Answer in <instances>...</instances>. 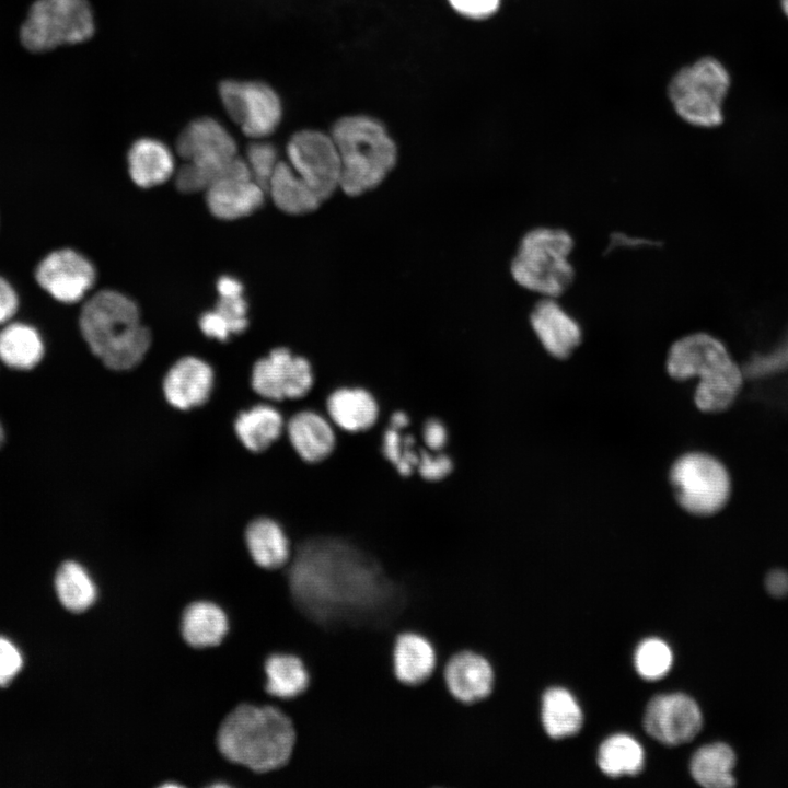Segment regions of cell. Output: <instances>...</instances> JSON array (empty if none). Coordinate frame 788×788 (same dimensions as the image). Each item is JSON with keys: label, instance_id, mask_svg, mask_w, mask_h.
I'll return each mask as SVG.
<instances>
[{"label": "cell", "instance_id": "19", "mask_svg": "<svg viewBox=\"0 0 788 788\" xmlns=\"http://www.w3.org/2000/svg\"><path fill=\"white\" fill-rule=\"evenodd\" d=\"M215 385V371L204 359L186 356L176 360L166 371L162 392L166 402L178 410L204 405Z\"/></svg>", "mask_w": 788, "mask_h": 788}, {"label": "cell", "instance_id": "34", "mask_svg": "<svg viewBox=\"0 0 788 788\" xmlns=\"http://www.w3.org/2000/svg\"><path fill=\"white\" fill-rule=\"evenodd\" d=\"M55 586L62 605L72 612L89 609L96 599V587L85 568L77 561L67 560L59 567Z\"/></svg>", "mask_w": 788, "mask_h": 788}, {"label": "cell", "instance_id": "43", "mask_svg": "<svg viewBox=\"0 0 788 788\" xmlns=\"http://www.w3.org/2000/svg\"><path fill=\"white\" fill-rule=\"evenodd\" d=\"M765 587L772 596L783 598L788 595V572L784 569L769 571L765 579Z\"/></svg>", "mask_w": 788, "mask_h": 788}, {"label": "cell", "instance_id": "32", "mask_svg": "<svg viewBox=\"0 0 788 788\" xmlns=\"http://www.w3.org/2000/svg\"><path fill=\"white\" fill-rule=\"evenodd\" d=\"M266 691L280 698H294L309 686L310 677L304 663L296 656L273 654L265 663Z\"/></svg>", "mask_w": 788, "mask_h": 788}, {"label": "cell", "instance_id": "25", "mask_svg": "<svg viewBox=\"0 0 788 788\" xmlns=\"http://www.w3.org/2000/svg\"><path fill=\"white\" fill-rule=\"evenodd\" d=\"M127 163L132 182L142 188L163 184L175 173L173 152L155 138L143 137L134 141L128 150Z\"/></svg>", "mask_w": 788, "mask_h": 788}, {"label": "cell", "instance_id": "21", "mask_svg": "<svg viewBox=\"0 0 788 788\" xmlns=\"http://www.w3.org/2000/svg\"><path fill=\"white\" fill-rule=\"evenodd\" d=\"M217 291L219 299L215 309L201 314L198 324L207 337L227 341L247 328V303L242 283L231 276L218 279Z\"/></svg>", "mask_w": 788, "mask_h": 788}, {"label": "cell", "instance_id": "41", "mask_svg": "<svg viewBox=\"0 0 788 788\" xmlns=\"http://www.w3.org/2000/svg\"><path fill=\"white\" fill-rule=\"evenodd\" d=\"M175 184L183 193H197L206 190L209 182L200 170L188 162H184L175 171Z\"/></svg>", "mask_w": 788, "mask_h": 788}, {"label": "cell", "instance_id": "2", "mask_svg": "<svg viewBox=\"0 0 788 788\" xmlns=\"http://www.w3.org/2000/svg\"><path fill=\"white\" fill-rule=\"evenodd\" d=\"M79 327L92 354L114 371L137 367L151 345L138 305L116 290H101L89 298L81 309Z\"/></svg>", "mask_w": 788, "mask_h": 788}, {"label": "cell", "instance_id": "24", "mask_svg": "<svg viewBox=\"0 0 788 788\" xmlns=\"http://www.w3.org/2000/svg\"><path fill=\"white\" fill-rule=\"evenodd\" d=\"M45 340L32 324L10 321L0 326V363L14 371L35 369L44 359Z\"/></svg>", "mask_w": 788, "mask_h": 788}, {"label": "cell", "instance_id": "6", "mask_svg": "<svg viewBox=\"0 0 788 788\" xmlns=\"http://www.w3.org/2000/svg\"><path fill=\"white\" fill-rule=\"evenodd\" d=\"M573 235L565 228L535 225L520 237L509 271L521 289L536 298H561L575 283Z\"/></svg>", "mask_w": 788, "mask_h": 788}, {"label": "cell", "instance_id": "31", "mask_svg": "<svg viewBox=\"0 0 788 788\" xmlns=\"http://www.w3.org/2000/svg\"><path fill=\"white\" fill-rule=\"evenodd\" d=\"M582 712L573 696L565 688L552 687L542 699V722L553 739L576 734L582 726Z\"/></svg>", "mask_w": 788, "mask_h": 788}, {"label": "cell", "instance_id": "10", "mask_svg": "<svg viewBox=\"0 0 788 788\" xmlns=\"http://www.w3.org/2000/svg\"><path fill=\"white\" fill-rule=\"evenodd\" d=\"M218 95L231 120L253 140L270 136L281 123V99L264 81L225 79L219 83Z\"/></svg>", "mask_w": 788, "mask_h": 788}, {"label": "cell", "instance_id": "39", "mask_svg": "<svg viewBox=\"0 0 788 788\" xmlns=\"http://www.w3.org/2000/svg\"><path fill=\"white\" fill-rule=\"evenodd\" d=\"M23 664L19 649L7 638L0 637V686H7Z\"/></svg>", "mask_w": 788, "mask_h": 788}, {"label": "cell", "instance_id": "14", "mask_svg": "<svg viewBox=\"0 0 788 788\" xmlns=\"http://www.w3.org/2000/svg\"><path fill=\"white\" fill-rule=\"evenodd\" d=\"M37 285L60 303L81 301L93 288L96 270L92 262L80 252L63 247L49 252L36 265Z\"/></svg>", "mask_w": 788, "mask_h": 788}, {"label": "cell", "instance_id": "13", "mask_svg": "<svg viewBox=\"0 0 788 788\" xmlns=\"http://www.w3.org/2000/svg\"><path fill=\"white\" fill-rule=\"evenodd\" d=\"M176 151L185 162L200 170L209 184L239 155L233 136L209 116L186 125L177 137Z\"/></svg>", "mask_w": 788, "mask_h": 788}, {"label": "cell", "instance_id": "42", "mask_svg": "<svg viewBox=\"0 0 788 788\" xmlns=\"http://www.w3.org/2000/svg\"><path fill=\"white\" fill-rule=\"evenodd\" d=\"M20 308V297L13 285L0 276V326L12 321Z\"/></svg>", "mask_w": 788, "mask_h": 788}, {"label": "cell", "instance_id": "26", "mask_svg": "<svg viewBox=\"0 0 788 788\" xmlns=\"http://www.w3.org/2000/svg\"><path fill=\"white\" fill-rule=\"evenodd\" d=\"M245 543L252 559L259 567L277 569L291 559L287 532L270 517H258L247 524Z\"/></svg>", "mask_w": 788, "mask_h": 788}, {"label": "cell", "instance_id": "18", "mask_svg": "<svg viewBox=\"0 0 788 788\" xmlns=\"http://www.w3.org/2000/svg\"><path fill=\"white\" fill-rule=\"evenodd\" d=\"M285 434L292 452L304 463L328 459L337 444V430L325 413L300 407L286 420Z\"/></svg>", "mask_w": 788, "mask_h": 788}, {"label": "cell", "instance_id": "33", "mask_svg": "<svg viewBox=\"0 0 788 788\" xmlns=\"http://www.w3.org/2000/svg\"><path fill=\"white\" fill-rule=\"evenodd\" d=\"M598 765L610 777L636 775L644 766V750L630 735L614 734L599 748Z\"/></svg>", "mask_w": 788, "mask_h": 788}, {"label": "cell", "instance_id": "12", "mask_svg": "<svg viewBox=\"0 0 788 788\" xmlns=\"http://www.w3.org/2000/svg\"><path fill=\"white\" fill-rule=\"evenodd\" d=\"M287 162L324 202L340 189L341 165L329 132L303 129L286 147Z\"/></svg>", "mask_w": 788, "mask_h": 788}, {"label": "cell", "instance_id": "22", "mask_svg": "<svg viewBox=\"0 0 788 788\" xmlns=\"http://www.w3.org/2000/svg\"><path fill=\"white\" fill-rule=\"evenodd\" d=\"M444 679L449 692L457 700L473 704L491 693L494 672L484 657L463 651L450 659L445 667Z\"/></svg>", "mask_w": 788, "mask_h": 788}, {"label": "cell", "instance_id": "5", "mask_svg": "<svg viewBox=\"0 0 788 788\" xmlns=\"http://www.w3.org/2000/svg\"><path fill=\"white\" fill-rule=\"evenodd\" d=\"M329 135L340 159V190L350 197L376 188L396 165V143L376 118L343 116L333 124Z\"/></svg>", "mask_w": 788, "mask_h": 788}, {"label": "cell", "instance_id": "4", "mask_svg": "<svg viewBox=\"0 0 788 788\" xmlns=\"http://www.w3.org/2000/svg\"><path fill=\"white\" fill-rule=\"evenodd\" d=\"M665 366L675 380L699 379L695 404L703 412L726 409L742 386L739 367L725 345L708 333H691L673 341Z\"/></svg>", "mask_w": 788, "mask_h": 788}, {"label": "cell", "instance_id": "20", "mask_svg": "<svg viewBox=\"0 0 788 788\" xmlns=\"http://www.w3.org/2000/svg\"><path fill=\"white\" fill-rule=\"evenodd\" d=\"M324 413L338 431L355 434L369 431L378 424L380 405L367 387L341 385L326 396Z\"/></svg>", "mask_w": 788, "mask_h": 788}, {"label": "cell", "instance_id": "17", "mask_svg": "<svg viewBox=\"0 0 788 788\" xmlns=\"http://www.w3.org/2000/svg\"><path fill=\"white\" fill-rule=\"evenodd\" d=\"M529 325L544 350L557 359L568 358L582 341L581 324L560 298H536L529 312Z\"/></svg>", "mask_w": 788, "mask_h": 788}, {"label": "cell", "instance_id": "9", "mask_svg": "<svg viewBox=\"0 0 788 788\" xmlns=\"http://www.w3.org/2000/svg\"><path fill=\"white\" fill-rule=\"evenodd\" d=\"M670 483L680 506L696 515L719 511L730 493V479L723 465L698 452L684 454L673 463Z\"/></svg>", "mask_w": 788, "mask_h": 788}, {"label": "cell", "instance_id": "38", "mask_svg": "<svg viewBox=\"0 0 788 788\" xmlns=\"http://www.w3.org/2000/svg\"><path fill=\"white\" fill-rule=\"evenodd\" d=\"M417 433L420 443L433 452L445 450L450 439L447 424L437 416L425 418L420 422Z\"/></svg>", "mask_w": 788, "mask_h": 788}, {"label": "cell", "instance_id": "7", "mask_svg": "<svg viewBox=\"0 0 788 788\" xmlns=\"http://www.w3.org/2000/svg\"><path fill=\"white\" fill-rule=\"evenodd\" d=\"M730 85L727 68L707 56L673 77L669 97L682 120L699 128H715L723 123L722 107Z\"/></svg>", "mask_w": 788, "mask_h": 788}, {"label": "cell", "instance_id": "28", "mask_svg": "<svg viewBox=\"0 0 788 788\" xmlns=\"http://www.w3.org/2000/svg\"><path fill=\"white\" fill-rule=\"evenodd\" d=\"M267 193L279 210L292 216L313 212L323 204L313 189L283 160L277 163Z\"/></svg>", "mask_w": 788, "mask_h": 788}, {"label": "cell", "instance_id": "29", "mask_svg": "<svg viewBox=\"0 0 788 788\" xmlns=\"http://www.w3.org/2000/svg\"><path fill=\"white\" fill-rule=\"evenodd\" d=\"M737 756L730 745L715 742L699 748L690 763L694 780L706 788H730L734 786L732 774Z\"/></svg>", "mask_w": 788, "mask_h": 788}, {"label": "cell", "instance_id": "45", "mask_svg": "<svg viewBox=\"0 0 788 788\" xmlns=\"http://www.w3.org/2000/svg\"><path fill=\"white\" fill-rule=\"evenodd\" d=\"M4 441H5V431H4V428H3V426H2V424H1V421H0V449H1V447L3 445Z\"/></svg>", "mask_w": 788, "mask_h": 788}, {"label": "cell", "instance_id": "40", "mask_svg": "<svg viewBox=\"0 0 788 788\" xmlns=\"http://www.w3.org/2000/svg\"><path fill=\"white\" fill-rule=\"evenodd\" d=\"M452 9L464 18L484 20L494 15L500 0H448Z\"/></svg>", "mask_w": 788, "mask_h": 788}, {"label": "cell", "instance_id": "30", "mask_svg": "<svg viewBox=\"0 0 788 788\" xmlns=\"http://www.w3.org/2000/svg\"><path fill=\"white\" fill-rule=\"evenodd\" d=\"M228 627L225 613L211 602H194L183 613V637L196 648L217 646L225 636Z\"/></svg>", "mask_w": 788, "mask_h": 788}, {"label": "cell", "instance_id": "3", "mask_svg": "<svg viewBox=\"0 0 788 788\" xmlns=\"http://www.w3.org/2000/svg\"><path fill=\"white\" fill-rule=\"evenodd\" d=\"M296 742L293 725L275 707L240 705L220 726L217 743L229 761L254 772L283 766Z\"/></svg>", "mask_w": 788, "mask_h": 788}, {"label": "cell", "instance_id": "44", "mask_svg": "<svg viewBox=\"0 0 788 788\" xmlns=\"http://www.w3.org/2000/svg\"><path fill=\"white\" fill-rule=\"evenodd\" d=\"M779 7L784 15L788 19V0H779Z\"/></svg>", "mask_w": 788, "mask_h": 788}, {"label": "cell", "instance_id": "8", "mask_svg": "<svg viewBox=\"0 0 788 788\" xmlns=\"http://www.w3.org/2000/svg\"><path fill=\"white\" fill-rule=\"evenodd\" d=\"M93 9L88 0H35L20 28V40L30 51L42 53L62 45L80 44L95 33Z\"/></svg>", "mask_w": 788, "mask_h": 788}, {"label": "cell", "instance_id": "35", "mask_svg": "<svg viewBox=\"0 0 788 788\" xmlns=\"http://www.w3.org/2000/svg\"><path fill=\"white\" fill-rule=\"evenodd\" d=\"M634 662L641 677L656 681L669 672L672 667L673 656L664 641L658 638H648L637 647Z\"/></svg>", "mask_w": 788, "mask_h": 788}, {"label": "cell", "instance_id": "37", "mask_svg": "<svg viewBox=\"0 0 788 788\" xmlns=\"http://www.w3.org/2000/svg\"><path fill=\"white\" fill-rule=\"evenodd\" d=\"M454 470V461L445 451L433 452L422 444L419 449V459L416 465V475L430 483H437L449 477Z\"/></svg>", "mask_w": 788, "mask_h": 788}, {"label": "cell", "instance_id": "27", "mask_svg": "<svg viewBox=\"0 0 788 788\" xmlns=\"http://www.w3.org/2000/svg\"><path fill=\"white\" fill-rule=\"evenodd\" d=\"M436 662V651L427 638L415 633H404L397 637L393 649V667L402 683H424L432 674Z\"/></svg>", "mask_w": 788, "mask_h": 788}, {"label": "cell", "instance_id": "36", "mask_svg": "<svg viewBox=\"0 0 788 788\" xmlns=\"http://www.w3.org/2000/svg\"><path fill=\"white\" fill-rule=\"evenodd\" d=\"M244 159L253 178L267 192L270 177L279 162L276 147L264 139H254L248 144Z\"/></svg>", "mask_w": 788, "mask_h": 788}, {"label": "cell", "instance_id": "16", "mask_svg": "<svg viewBox=\"0 0 788 788\" xmlns=\"http://www.w3.org/2000/svg\"><path fill=\"white\" fill-rule=\"evenodd\" d=\"M703 725L702 711L690 696L675 693L653 697L644 715V728L665 745H680L693 740Z\"/></svg>", "mask_w": 788, "mask_h": 788}, {"label": "cell", "instance_id": "15", "mask_svg": "<svg viewBox=\"0 0 788 788\" xmlns=\"http://www.w3.org/2000/svg\"><path fill=\"white\" fill-rule=\"evenodd\" d=\"M210 212L222 220L246 217L262 207L267 193L252 176L245 159L237 155L206 188Z\"/></svg>", "mask_w": 788, "mask_h": 788}, {"label": "cell", "instance_id": "11", "mask_svg": "<svg viewBox=\"0 0 788 788\" xmlns=\"http://www.w3.org/2000/svg\"><path fill=\"white\" fill-rule=\"evenodd\" d=\"M315 371L312 361L288 347L273 348L259 358L251 372L253 391L267 402L303 401L313 390Z\"/></svg>", "mask_w": 788, "mask_h": 788}, {"label": "cell", "instance_id": "1", "mask_svg": "<svg viewBox=\"0 0 788 788\" xmlns=\"http://www.w3.org/2000/svg\"><path fill=\"white\" fill-rule=\"evenodd\" d=\"M288 580L299 609L322 625L383 623L403 603L378 560L339 535L316 534L303 541Z\"/></svg>", "mask_w": 788, "mask_h": 788}, {"label": "cell", "instance_id": "23", "mask_svg": "<svg viewBox=\"0 0 788 788\" xmlns=\"http://www.w3.org/2000/svg\"><path fill=\"white\" fill-rule=\"evenodd\" d=\"M286 418L271 402L256 404L242 410L234 420V431L242 445L260 453L274 445L283 434Z\"/></svg>", "mask_w": 788, "mask_h": 788}]
</instances>
